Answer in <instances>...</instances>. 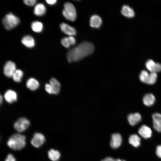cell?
<instances>
[{
  "mask_svg": "<svg viewBox=\"0 0 161 161\" xmlns=\"http://www.w3.org/2000/svg\"><path fill=\"white\" fill-rule=\"evenodd\" d=\"M142 119L140 114L138 113H131L127 116L128 122L131 126H134L140 122Z\"/></svg>",
  "mask_w": 161,
  "mask_h": 161,
  "instance_id": "cell-11",
  "label": "cell"
},
{
  "mask_svg": "<svg viewBox=\"0 0 161 161\" xmlns=\"http://www.w3.org/2000/svg\"><path fill=\"white\" fill-rule=\"evenodd\" d=\"M46 1L47 4L50 5L54 4L57 1L56 0H47Z\"/></svg>",
  "mask_w": 161,
  "mask_h": 161,
  "instance_id": "cell-35",
  "label": "cell"
},
{
  "mask_svg": "<svg viewBox=\"0 0 161 161\" xmlns=\"http://www.w3.org/2000/svg\"><path fill=\"white\" fill-rule=\"evenodd\" d=\"M3 101V97L1 95L0 96V103L1 105V104Z\"/></svg>",
  "mask_w": 161,
  "mask_h": 161,
  "instance_id": "cell-37",
  "label": "cell"
},
{
  "mask_svg": "<svg viewBox=\"0 0 161 161\" xmlns=\"http://www.w3.org/2000/svg\"><path fill=\"white\" fill-rule=\"evenodd\" d=\"M70 43L71 45H74L76 43V40L75 38L73 36H69L68 37Z\"/></svg>",
  "mask_w": 161,
  "mask_h": 161,
  "instance_id": "cell-34",
  "label": "cell"
},
{
  "mask_svg": "<svg viewBox=\"0 0 161 161\" xmlns=\"http://www.w3.org/2000/svg\"><path fill=\"white\" fill-rule=\"evenodd\" d=\"M153 125L154 129L159 132H161V114L156 113L152 114Z\"/></svg>",
  "mask_w": 161,
  "mask_h": 161,
  "instance_id": "cell-9",
  "label": "cell"
},
{
  "mask_svg": "<svg viewBox=\"0 0 161 161\" xmlns=\"http://www.w3.org/2000/svg\"><path fill=\"white\" fill-rule=\"evenodd\" d=\"M62 44L66 48L69 47L71 45L68 37H64L61 40Z\"/></svg>",
  "mask_w": 161,
  "mask_h": 161,
  "instance_id": "cell-28",
  "label": "cell"
},
{
  "mask_svg": "<svg viewBox=\"0 0 161 161\" xmlns=\"http://www.w3.org/2000/svg\"><path fill=\"white\" fill-rule=\"evenodd\" d=\"M49 82L53 89L54 94H58L60 92L61 88L60 83L57 80L53 78L50 79Z\"/></svg>",
  "mask_w": 161,
  "mask_h": 161,
  "instance_id": "cell-21",
  "label": "cell"
},
{
  "mask_svg": "<svg viewBox=\"0 0 161 161\" xmlns=\"http://www.w3.org/2000/svg\"><path fill=\"white\" fill-rule=\"evenodd\" d=\"M23 75V72L21 70H16L13 75L12 77L13 80L15 82H19L21 81Z\"/></svg>",
  "mask_w": 161,
  "mask_h": 161,
  "instance_id": "cell-25",
  "label": "cell"
},
{
  "mask_svg": "<svg viewBox=\"0 0 161 161\" xmlns=\"http://www.w3.org/2000/svg\"><path fill=\"white\" fill-rule=\"evenodd\" d=\"M94 50V47L92 43L83 42L68 51L67 60L69 63L79 61L92 54Z\"/></svg>",
  "mask_w": 161,
  "mask_h": 161,
  "instance_id": "cell-1",
  "label": "cell"
},
{
  "mask_svg": "<svg viewBox=\"0 0 161 161\" xmlns=\"http://www.w3.org/2000/svg\"><path fill=\"white\" fill-rule=\"evenodd\" d=\"M31 27L33 31L37 33H40L42 31L43 26L41 22L35 21L32 23Z\"/></svg>",
  "mask_w": 161,
  "mask_h": 161,
  "instance_id": "cell-23",
  "label": "cell"
},
{
  "mask_svg": "<svg viewBox=\"0 0 161 161\" xmlns=\"http://www.w3.org/2000/svg\"><path fill=\"white\" fill-rule=\"evenodd\" d=\"M45 138L44 136L41 133L36 132L33 136L31 141L32 145L36 148H38L45 142Z\"/></svg>",
  "mask_w": 161,
  "mask_h": 161,
  "instance_id": "cell-6",
  "label": "cell"
},
{
  "mask_svg": "<svg viewBox=\"0 0 161 161\" xmlns=\"http://www.w3.org/2000/svg\"><path fill=\"white\" fill-rule=\"evenodd\" d=\"M30 124V122L28 120L24 117H21L15 122L14 127L17 131L21 132L27 129Z\"/></svg>",
  "mask_w": 161,
  "mask_h": 161,
  "instance_id": "cell-5",
  "label": "cell"
},
{
  "mask_svg": "<svg viewBox=\"0 0 161 161\" xmlns=\"http://www.w3.org/2000/svg\"><path fill=\"white\" fill-rule=\"evenodd\" d=\"M143 100V103L145 105L148 106H150L155 103V98L152 94L148 93L144 95Z\"/></svg>",
  "mask_w": 161,
  "mask_h": 161,
  "instance_id": "cell-15",
  "label": "cell"
},
{
  "mask_svg": "<svg viewBox=\"0 0 161 161\" xmlns=\"http://www.w3.org/2000/svg\"><path fill=\"white\" fill-rule=\"evenodd\" d=\"M149 73L145 70H142L140 74L139 78L140 80L143 83H146L148 79Z\"/></svg>",
  "mask_w": 161,
  "mask_h": 161,
  "instance_id": "cell-24",
  "label": "cell"
},
{
  "mask_svg": "<svg viewBox=\"0 0 161 161\" xmlns=\"http://www.w3.org/2000/svg\"><path fill=\"white\" fill-rule=\"evenodd\" d=\"M60 28L62 32L70 36L75 35L76 34V30L75 28L66 24L65 23L61 24L60 25Z\"/></svg>",
  "mask_w": 161,
  "mask_h": 161,
  "instance_id": "cell-12",
  "label": "cell"
},
{
  "mask_svg": "<svg viewBox=\"0 0 161 161\" xmlns=\"http://www.w3.org/2000/svg\"><path fill=\"white\" fill-rule=\"evenodd\" d=\"M26 137L19 133L13 134L8 139L7 143L8 146L14 150H20L26 145Z\"/></svg>",
  "mask_w": 161,
  "mask_h": 161,
  "instance_id": "cell-2",
  "label": "cell"
},
{
  "mask_svg": "<svg viewBox=\"0 0 161 161\" xmlns=\"http://www.w3.org/2000/svg\"><path fill=\"white\" fill-rule=\"evenodd\" d=\"M24 3L28 6H33L36 3L35 0H24L23 1Z\"/></svg>",
  "mask_w": 161,
  "mask_h": 161,
  "instance_id": "cell-31",
  "label": "cell"
},
{
  "mask_svg": "<svg viewBox=\"0 0 161 161\" xmlns=\"http://www.w3.org/2000/svg\"><path fill=\"white\" fill-rule=\"evenodd\" d=\"M122 141V137L120 134H113L111 135V139L110 142V146L113 149L117 148L121 145Z\"/></svg>",
  "mask_w": 161,
  "mask_h": 161,
  "instance_id": "cell-8",
  "label": "cell"
},
{
  "mask_svg": "<svg viewBox=\"0 0 161 161\" xmlns=\"http://www.w3.org/2000/svg\"><path fill=\"white\" fill-rule=\"evenodd\" d=\"M121 12L123 15L128 18L133 17L135 15L134 10L127 4L123 6Z\"/></svg>",
  "mask_w": 161,
  "mask_h": 161,
  "instance_id": "cell-17",
  "label": "cell"
},
{
  "mask_svg": "<svg viewBox=\"0 0 161 161\" xmlns=\"http://www.w3.org/2000/svg\"><path fill=\"white\" fill-rule=\"evenodd\" d=\"M102 22L101 18L97 15H93L90 19V25L92 28H99L100 27Z\"/></svg>",
  "mask_w": 161,
  "mask_h": 161,
  "instance_id": "cell-13",
  "label": "cell"
},
{
  "mask_svg": "<svg viewBox=\"0 0 161 161\" xmlns=\"http://www.w3.org/2000/svg\"><path fill=\"white\" fill-rule=\"evenodd\" d=\"M26 85L27 87L32 91L36 90L39 86L38 81L35 79L31 78L27 81Z\"/></svg>",
  "mask_w": 161,
  "mask_h": 161,
  "instance_id": "cell-20",
  "label": "cell"
},
{
  "mask_svg": "<svg viewBox=\"0 0 161 161\" xmlns=\"http://www.w3.org/2000/svg\"><path fill=\"white\" fill-rule=\"evenodd\" d=\"M156 154L158 157L161 158V145H159L157 147Z\"/></svg>",
  "mask_w": 161,
  "mask_h": 161,
  "instance_id": "cell-32",
  "label": "cell"
},
{
  "mask_svg": "<svg viewBox=\"0 0 161 161\" xmlns=\"http://www.w3.org/2000/svg\"><path fill=\"white\" fill-rule=\"evenodd\" d=\"M49 159L52 161H57L59 159L61 154L59 152L56 150L51 149L48 151Z\"/></svg>",
  "mask_w": 161,
  "mask_h": 161,
  "instance_id": "cell-22",
  "label": "cell"
},
{
  "mask_svg": "<svg viewBox=\"0 0 161 161\" xmlns=\"http://www.w3.org/2000/svg\"><path fill=\"white\" fill-rule=\"evenodd\" d=\"M114 161H126L125 160H121L119 159H117L115 160Z\"/></svg>",
  "mask_w": 161,
  "mask_h": 161,
  "instance_id": "cell-38",
  "label": "cell"
},
{
  "mask_svg": "<svg viewBox=\"0 0 161 161\" xmlns=\"http://www.w3.org/2000/svg\"><path fill=\"white\" fill-rule=\"evenodd\" d=\"M157 73L151 72L149 73V77L146 84L153 85L157 81Z\"/></svg>",
  "mask_w": 161,
  "mask_h": 161,
  "instance_id": "cell-26",
  "label": "cell"
},
{
  "mask_svg": "<svg viewBox=\"0 0 161 161\" xmlns=\"http://www.w3.org/2000/svg\"><path fill=\"white\" fill-rule=\"evenodd\" d=\"M114 160L113 158L108 157L105 158L104 159L102 160L101 161H114Z\"/></svg>",
  "mask_w": 161,
  "mask_h": 161,
  "instance_id": "cell-36",
  "label": "cell"
},
{
  "mask_svg": "<svg viewBox=\"0 0 161 161\" xmlns=\"http://www.w3.org/2000/svg\"><path fill=\"white\" fill-rule=\"evenodd\" d=\"M156 63L152 59H148L145 63V66L147 69L151 72H153Z\"/></svg>",
  "mask_w": 161,
  "mask_h": 161,
  "instance_id": "cell-27",
  "label": "cell"
},
{
  "mask_svg": "<svg viewBox=\"0 0 161 161\" xmlns=\"http://www.w3.org/2000/svg\"><path fill=\"white\" fill-rule=\"evenodd\" d=\"M64 9L62 10V14L67 20L74 21L76 19L77 13L74 5L69 2H66L64 4Z\"/></svg>",
  "mask_w": 161,
  "mask_h": 161,
  "instance_id": "cell-4",
  "label": "cell"
},
{
  "mask_svg": "<svg viewBox=\"0 0 161 161\" xmlns=\"http://www.w3.org/2000/svg\"><path fill=\"white\" fill-rule=\"evenodd\" d=\"M16 70L15 63L10 61H7L4 67V73L8 77H12L14 73Z\"/></svg>",
  "mask_w": 161,
  "mask_h": 161,
  "instance_id": "cell-7",
  "label": "cell"
},
{
  "mask_svg": "<svg viewBox=\"0 0 161 161\" xmlns=\"http://www.w3.org/2000/svg\"><path fill=\"white\" fill-rule=\"evenodd\" d=\"M20 22L18 18L11 13L7 14L2 20L3 24L7 30H10L15 28Z\"/></svg>",
  "mask_w": 161,
  "mask_h": 161,
  "instance_id": "cell-3",
  "label": "cell"
},
{
  "mask_svg": "<svg viewBox=\"0 0 161 161\" xmlns=\"http://www.w3.org/2000/svg\"><path fill=\"white\" fill-rule=\"evenodd\" d=\"M6 100L8 103H12L17 100V95L14 91L9 90L5 93L4 95Z\"/></svg>",
  "mask_w": 161,
  "mask_h": 161,
  "instance_id": "cell-16",
  "label": "cell"
},
{
  "mask_svg": "<svg viewBox=\"0 0 161 161\" xmlns=\"http://www.w3.org/2000/svg\"><path fill=\"white\" fill-rule=\"evenodd\" d=\"M141 139L136 134L131 135L129 138V143L134 147H138L140 145Z\"/></svg>",
  "mask_w": 161,
  "mask_h": 161,
  "instance_id": "cell-19",
  "label": "cell"
},
{
  "mask_svg": "<svg viewBox=\"0 0 161 161\" xmlns=\"http://www.w3.org/2000/svg\"><path fill=\"white\" fill-rule=\"evenodd\" d=\"M161 71V64L156 63L153 72L157 73Z\"/></svg>",
  "mask_w": 161,
  "mask_h": 161,
  "instance_id": "cell-30",
  "label": "cell"
},
{
  "mask_svg": "<svg viewBox=\"0 0 161 161\" xmlns=\"http://www.w3.org/2000/svg\"><path fill=\"white\" fill-rule=\"evenodd\" d=\"M22 43L28 48H32L35 45V41L34 38L30 35L24 36L21 40Z\"/></svg>",
  "mask_w": 161,
  "mask_h": 161,
  "instance_id": "cell-14",
  "label": "cell"
},
{
  "mask_svg": "<svg viewBox=\"0 0 161 161\" xmlns=\"http://www.w3.org/2000/svg\"><path fill=\"white\" fill-rule=\"evenodd\" d=\"M16 159L13 155L11 154H8L5 161H16Z\"/></svg>",
  "mask_w": 161,
  "mask_h": 161,
  "instance_id": "cell-33",
  "label": "cell"
},
{
  "mask_svg": "<svg viewBox=\"0 0 161 161\" xmlns=\"http://www.w3.org/2000/svg\"><path fill=\"white\" fill-rule=\"evenodd\" d=\"M46 11L45 6L42 3H39L35 6L33 11L34 14L37 16H42L44 15Z\"/></svg>",
  "mask_w": 161,
  "mask_h": 161,
  "instance_id": "cell-18",
  "label": "cell"
},
{
  "mask_svg": "<svg viewBox=\"0 0 161 161\" xmlns=\"http://www.w3.org/2000/svg\"><path fill=\"white\" fill-rule=\"evenodd\" d=\"M138 133L143 138L145 139L150 138L152 134L151 128L145 125H143L139 128Z\"/></svg>",
  "mask_w": 161,
  "mask_h": 161,
  "instance_id": "cell-10",
  "label": "cell"
},
{
  "mask_svg": "<svg viewBox=\"0 0 161 161\" xmlns=\"http://www.w3.org/2000/svg\"><path fill=\"white\" fill-rule=\"evenodd\" d=\"M45 89L46 91L49 94H54L53 89L51 85L49 83L46 84L45 85Z\"/></svg>",
  "mask_w": 161,
  "mask_h": 161,
  "instance_id": "cell-29",
  "label": "cell"
}]
</instances>
